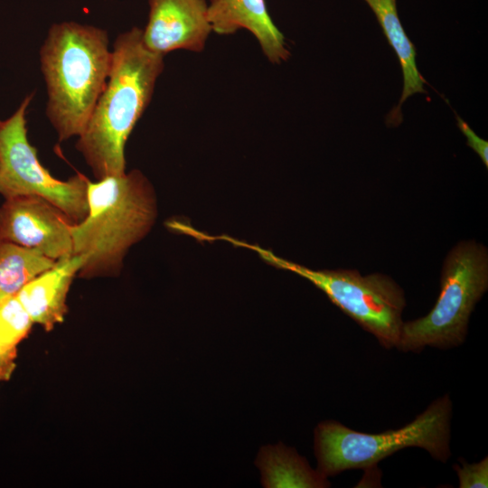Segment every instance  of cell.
<instances>
[{"mask_svg":"<svg viewBox=\"0 0 488 488\" xmlns=\"http://www.w3.org/2000/svg\"><path fill=\"white\" fill-rule=\"evenodd\" d=\"M457 127L466 137L467 145L470 146L488 167V142L476 135L469 125L456 115Z\"/></svg>","mask_w":488,"mask_h":488,"instance_id":"cell-16","label":"cell"},{"mask_svg":"<svg viewBox=\"0 0 488 488\" xmlns=\"http://www.w3.org/2000/svg\"><path fill=\"white\" fill-rule=\"evenodd\" d=\"M88 213L70 228L73 254L84 258L78 276L117 275L129 249L151 230L157 215L156 198L138 170L89 180Z\"/></svg>","mask_w":488,"mask_h":488,"instance_id":"cell-3","label":"cell"},{"mask_svg":"<svg viewBox=\"0 0 488 488\" xmlns=\"http://www.w3.org/2000/svg\"><path fill=\"white\" fill-rule=\"evenodd\" d=\"M487 288V249L474 240L459 242L444 261L435 305L427 315L403 322L396 348L420 352L426 347L460 346L466 339L471 314Z\"/></svg>","mask_w":488,"mask_h":488,"instance_id":"cell-6","label":"cell"},{"mask_svg":"<svg viewBox=\"0 0 488 488\" xmlns=\"http://www.w3.org/2000/svg\"><path fill=\"white\" fill-rule=\"evenodd\" d=\"M33 93L26 95L15 111L0 121V194L5 199L36 195L60 208L73 223L88 213L89 179L78 174L59 180L41 164L27 133V108Z\"/></svg>","mask_w":488,"mask_h":488,"instance_id":"cell-7","label":"cell"},{"mask_svg":"<svg viewBox=\"0 0 488 488\" xmlns=\"http://www.w3.org/2000/svg\"><path fill=\"white\" fill-rule=\"evenodd\" d=\"M16 349L6 350L0 345V382L8 380L15 368Z\"/></svg>","mask_w":488,"mask_h":488,"instance_id":"cell-17","label":"cell"},{"mask_svg":"<svg viewBox=\"0 0 488 488\" xmlns=\"http://www.w3.org/2000/svg\"><path fill=\"white\" fill-rule=\"evenodd\" d=\"M46 87V117L60 142L85 129L108 79V32L74 21L55 23L39 51Z\"/></svg>","mask_w":488,"mask_h":488,"instance_id":"cell-2","label":"cell"},{"mask_svg":"<svg viewBox=\"0 0 488 488\" xmlns=\"http://www.w3.org/2000/svg\"><path fill=\"white\" fill-rule=\"evenodd\" d=\"M375 14L389 45L394 49L403 72V91L398 105L386 117L388 127H397L402 121L401 106L409 96L427 93L416 64V48L406 34L398 15L396 0H364Z\"/></svg>","mask_w":488,"mask_h":488,"instance_id":"cell-12","label":"cell"},{"mask_svg":"<svg viewBox=\"0 0 488 488\" xmlns=\"http://www.w3.org/2000/svg\"><path fill=\"white\" fill-rule=\"evenodd\" d=\"M460 464L454 465L460 488H487L488 487V456L479 462L467 463L459 459Z\"/></svg>","mask_w":488,"mask_h":488,"instance_id":"cell-15","label":"cell"},{"mask_svg":"<svg viewBox=\"0 0 488 488\" xmlns=\"http://www.w3.org/2000/svg\"><path fill=\"white\" fill-rule=\"evenodd\" d=\"M54 262L37 249L0 239V301L16 295Z\"/></svg>","mask_w":488,"mask_h":488,"instance_id":"cell-13","label":"cell"},{"mask_svg":"<svg viewBox=\"0 0 488 488\" xmlns=\"http://www.w3.org/2000/svg\"><path fill=\"white\" fill-rule=\"evenodd\" d=\"M208 19L212 32L221 35L248 30L272 63L279 64L290 57L285 37L272 21L265 0H210Z\"/></svg>","mask_w":488,"mask_h":488,"instance_id":"cell-10","label":"cell"},{"mask_svg":"<svg viewBox=\"0 0 488 488\" xmlns=\"http://www.w3.org/2000/svg\"><path fill=\"white\" fill-rule=\"evenodd\" d=\"M0 121H1V119H0Z\"/></svg>","mask_w":488,"mask_h":488,"instance_id":"cell-18","label":"cell"},{"mask_svg":"<svg viewBox=\"0 0 488 488\" xmlns=\"http://www.w3.org/2000/svg\"><path fill=\"white\" fill-rule=\"evenodd\" d=\"M33 322L16 295L0 301V345L6 350L16 349L28 334Z\"/></svg>","mask_w":488,"mask_h":488,"instance_id":"cell-14","label":"cell"},{"mask_svg":"<svg viewBox=\"0 0 488 488\" xmlns=\"http://www.w3.org/2000/svg\"><path fill=\"white\" fill-rule=\"evenodd\" d=\"M215 239L250 249L269 265L307 279L363 330L372 334L383 348L397 347L406 297L403 289L389 276L380 273L362 276L355 269H313L228 235L215 236Z\"/></svg>","mask_w":488,"mask_h":488,"instance_id":"cell-5","label":"cell"},{"mask_svg":"<svg viewBox=\"0 0 488 488\" xmlns=\"http://www.w3.org/2000/svg\"><path fill=\"white\" fill-rule=\"evenodd\" d=\"M148 21L142 39L164 56L176 50L202 52L212 32L205 0H148Z\"/></svg>","mask_w":488,"mask_h":488,"instance_id":"cell-9","label":"cell"},{"mask_svg":"<svg viewBox=\"0 0 488 488\" xmlns=\"http://www.w3.org/2000/svg\"><path fill=\"white\" fill-rule=\"evenodd\" d=\"M111 52L107 84L75 145L97 180L126 172V143L164 69V56L146 48L136 26L117 36Z\"/></svg>","mask_w":488,"mask_h":488,"instance_id":"cell-1","label":"cell"},{"mask_svg":"<svg viewBox=\"0 0 488 488\" xmlns=\"http://www.w3.org/2000/svg\"><path fill=\"white\" fill-rule=\"evenodd\" d=\"M452 408L449 394H445L408 424L376 434L359 432L335 420L322 421L314 430L316 470L329 477L371 468L408 447L422 448L434 459L446 463L451 456Z\"/></svg>","mask_w":488,"mask_h":488,"instance_id":"cell-4","label":"cell"},{"mask_svg":"<svg viewBox=\"0 0 488 488\" xmlns=\"http://www.w3.org/2000/svg\"><path fill=\"white\" fill-rule=\"evenodd\" d=\"M83 263L84 258L78 254L62 257L19 290L16 296L33 324L51 331L63 321L69 289Z\"/></svg>","mask_w":488,"mask_h":488,"instance_id":"cell-11","label":"cell"},{"mask_svg":"<svg viewBox=\"0 0 488 488\" xmlns=\"http://www.w3.org/2000/svg\"><path fill=\"white\" fill-rule=\"evenodd\" d=\"M72 224L65 212L40 196L5 199L0 206V239L53 260L73 254Z\"/></svg>","mask_w":488,"mask_h":488,"instance_id":"cell-8","label":"cell"}]
</instances>
